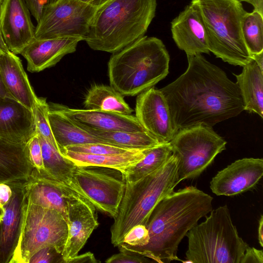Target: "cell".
<instances>
[{"instance_id": "6da1fadb", "label": "cell", "mask_w": 263, "mask_h": 263, "mask_svg": "<svg viewBox=\"0 0 263 263\" xmlns=\"http://www.w3.org/2000/svg\"><path fill=\"white\" fill-rule=\"evenodd\" d=\"M187 58L186 71L159 89L167 103L176 133L198 125L213 127L245 110L238 86L223 70L201 54Z\"/></svg>"}, {"instance_id": "7a4b0ae2", "label": "cell", "mask_w": 263, "mask_h": 263, "mask_svg": "<svg viewBox=\"0 0 263 263\" xmlns=\"http://www.w3.org/2000/svg\"><path fill=\"white\" fill-rule=\"evenodd\" d=\"M213 197L189 186L162 199L152 212L146 227L149 240L144 246L122 243L120 250L140 254L158 262L180 260L178 248L187 233L212 210Z\"/></svg>"}, {"instance_id": "3957f363", "label": "cell", "mask_w": 263, "mask_h": 263, "mask_svg": "<svg viewBox=\"0 0 263 263\" xmlns=\"http://www.w3.org/2000/svg\"><path fill=\"white\" fill-rule=\"evenodd\" d=\"M157 0H108L98 7L84 41L92 49L115 53L145 36Z\"/></svg>"}, {"instance_id": "277c9868", "label": "cell", "mask_w": 263, "mask_h": 263, "mask_svg": "<svg viewBox=\"0 0 263 263\" xmlns=\"http://www.w3.org/2000/svg\"><path fill=\"white\" fill-rule=\"evenodd\" d=\"M170 60L160 39L144 36L111 56L108 63L110 86L122 96L139 95L167 76Z\"/></svg>"}, {"instance_id": "5b68a950", "label": "cell", "mask_w": 263, "mask_h": 263, "mask_svg": "<svg viewBox=\"0 0 263 263\" xmlns=\"http://www.w3.org/2000/svg\"><path fill=\"white\" fill-rule=\"evenodd\" d=\"M179 183L177 159L173 155L152 173L134 182L126 181L124 194L110 228L114 246L123 243L125 235L134 226H146L157 204L173 192Z\"/></svg>"}, {"instance_id": "8992f818", "label": "cell", "mask_w": 263, "mask_h": 263, "mask_svg": "<svg viewBox=\"0 0 263 263\" xmlns=\"http://www.w3.org/2000/svg\"><path fill=\"white\" fill-rule=\"evenodd\" d=\"M201 14L210 52L243 67L253 60L244 42L241 22L247 12L238 0H192Z\"/></svg>"}, {"instance_id": "52a82bcc", "label": "cell", "mask_w": 263, "mask_h": 263, "mask_svg": "<svg viewBox=\"0 0 263 263\" xmlns=\"http://www.w3.org/2000/svg\"><path fill=\"white\" fill-rule=\"evenodd\" d=\"M186 236V262L240 263L249 247L239 236L227 205L212 210L205 220L192 228Z\"/></svg>"}, {"instance_id": "ba28073f", "label": "cell", "mask_w": 263, "mask_h": 263, "mask_svg": "<svg viewBox=\"0 0 263 263\" xmlns=\"http://www.w3.org/2000/svg\"><path fill=\"white\" fill-rule=\"evenodd\" d=\"M67 234V223L62 215L33 203L25 190L20 227L9 262H28L35 253L46 247L62 254Z\"/></svg>"}, {"instance_id": "9c48e42d", "label": "cell", "mask_w": 263, "mask_h": 263, "mask_svg": "<svg viewBox=\"0 0 263 263\" xmlns=\"http://www.w3.org/2000/svg\"><path fill=\"white\" fill-rule=\"evenodd\" d=\"M170 142L172 155L177 159L179 182L199 177L227 144L212 127L203 125L177 131Z\"/></svg>"}, {"instance_id": "30bf717a", "label": "cell", "mask_w": 263, "mask_h": 263, "mask_svg": "<svg viewBox=\"0 0 263 263\" xmlns=\"http://www.w3.org/2000/svg\"><path fill=\"white\" fill-rule=\"evenodd\" d=\"M97 9L79 0L48 3L35 26V39L79 37L84 41Z\"/></svg>"}, {"instance_id": "8fae6325", "label": "cell", "mask_w": 263, "mask_h": 263, "mask_svg": "<svg viewBox=\"0 0 263 263\" xmlns=\"http://www.w3.org/2000/svg\"><path fill=\"white\" fill-rule=\"evenodd\" d=\"M72 182L96 209L114 217L122 199L126 180L119 170L97 166H77Z\"/></svg>"}, {"instance_id": "7c38bea8", "label": "cell", "mask_w": 263, "mask_h": 263, "mask_svg": "<svg viewBox=\"0 0 263 263\" xmlns=\"http://www.w3.org/2000/svg\"><path fill=\"white\" fill-rule=\"evenodd\" d=\"M67 197L68 234L62 252L64 263L78 255L99 226L96 208L83 195L73 191Z\"/></svg>"}, {"instance_id": "4fadbf2b", "label": "cell", "mask_w": 263, "mask_h": 263, "mask_svg": "<svg viewBox=\"0 0 263 263\" xmlns=\"http://www.w3.org/2000/svg\"><path fill=\"white\" fill-rule=\"evenodd\" d=\"M136 117L143 127L160 142H170L176 132L170 109L162 92L154 87L139 94Z\"/></svg>"}, {"instance_id": "5bb4252c", "label": "cell", "mask_w": 263, "mask_h": 263, "mask_svg": "<svg viewBox=\"0 0 263 263\" xmlns=\"http://www.w3.org/2000/svg\"><path fill=\"white\" fill-rule=\"evenodd\" d=\"M24 0H3L0 5V27L10 51L20 54L35 39V26Z\"/></svg>"}, {"instance_id": "9a60e30c", "label": "cell", "mask_w": 263, "mask_h": 263, "mask_svg": "<svg viewBox=\"0 0 263 263\" xmlns=\"http://www.w3.org/2000/svg\"><path fill=\"white\" fill-rule=\"evenodd\" d=\"M262 175V158H245L219 171L212 179L210 186L217 196H234L254 187Z\"/></svg>"}, {"instance_id": "2e32d148", "label": "cell", "mask_w": 263, "mask_h": 263, "mask_svg": "<svg viewBox=\"0 0 263 263\" xmlns=\"http://www.w3.org/2000/svg\"><path fill=\"white\" fill-rule=\"evenodd\" d=\"M172 37L178 47L186 55L209 54L205 27L195 5H187L171 23Z\"/></svg>"}, {"instance_id": "e0dca14e", "label": "cell", "mask_w": 263, "mask_h": 263, "mask_svg": "<svg viewBox=\"0 0 263 263\" xmlns=\"http://www.w3.org/2000/svg\"><path fill=\"white\" fill-rule=\"evenodd\" d=\"M36 134L33 111L13 98L0 96V138L27 143Z\"/></svg>"}, {"instance_id": "ac0fdd59", "label": "cell", "mask_w": 263, "mask_h": 263, "mask_svg": "<svg viewBox=\"0 0 263 263\" xmlns=\"http://www.w3.org/2000/svg\"><path fill=\"white\" fill-rule=\"evenodd\" d=\"M55 104L72 121L86 127L104 131H146L136 116L132 115L87 109H73Z\"/></svg>"}, {"instance_id": "d6986e66", "label": "cell", "mask_w": 263, "mask_h": 263, "mask_svg": "<svg viewBox=\"0 0 263 263\" xmlns=\"http://www.w3.org/2000/svg\"><path fill=\"white\" fill-rule=\"evenodd\" d=\"M79 37L34 39L21 52L26 60L27 70L40 72L57 64L65 55L76 51Z\"/></svg>"}, {"instance_id": "ffe728a7", "label": "cell", "mask_w": 263, "mask_h": 263, "mask_svg": "<svg viewBox=\"0 0 263 263\" xmlns=\"http://www.w3.org/2000/svg\"><path fill=\"white\" fill-rule=\"evenodd\" d=\"M32 167L27 143H15L0 138V183L22 186L28 183Z\"/></svg>"}, {"instance_id": "44dd1931", "label": "cell", "mask_w": 263, "mask_h": 263, "mask_svg": "<svg viewBox=\"0 0 263 263\" xmlns=\"http://www.w3.org/2000/svg\"><path fill=\"white\" fill-rule=\"evenodd\" d=\"M0 72L3 82L12 97L33 111L37 97L20 58L11 51L2 52Z\"/></svg>"}, {"instance_id": "7402d4cb", "label": "cell", "mask_w": 263, "mask_h": 263, "mask_svg": "<svg viewBox=\"0 0 263 263\" xmlns=\"http://www.w3.org/2000/svg\"><path fill=\"white\" fill-rule=\"evenodd\" d=\"M13 193L3 210L0 223V262H10L16 245L21 224L25 187L12 186Z\"/></svg>"}, {"instance_id": "603a6c76", "label": "cell", "mask_w": 263, "mask_h": 263, "mask_svg": "<svg viewBox=\"0 0 263 263\" xmlns=\"http://www.w3.org/2000/svg\"><path fill=\"white\" fill-rule=\"evenodd\" d=\"M48 105L50 126L61 154L65 147L70 145L91 143H109L90 134L60 110L55 104Z\"/></svg>"}, {"instance_id": "cb8c5ba5", "label": "cell", "mask_w": 263, "mask_h": 263, "mask_svg": "<svg viewBox=\"0 0 263 263\" xmlns=\"http://www.w3.org/2000/svg\"><path fill=\"white\" fill-rule=\"evenodd\" d=\"M133 149L127 152L105 155H96L64 150L61 154L77 166H97L115 168L123 174L143 159L146 151Z\"/></svg>"}, {"instance_id": "d4e9b609", "label": "cell", "mask_w": 263, "mask_h": 263, "mask_svg": "<svg viewBox=\"0 0 263 263\" xmlns=\"http://www.w3.org/2000/svg\"><path fill=\"white\" fill-rule=\"evenodd\" d=\"M236 79L243 100L245 110L263 117V70L253 60L242 67Z\"/></svg>"}, {"instance_id": "484cf974", "label": "cell", "mask_w": 263, "mask_h": 263, "mask_svg": "<svg viewBox=\"0 0 263 263\" xmlns=\"http://www.w3.org/2000/svg\"><path fill=\"white\" fill-rule=\"evenodd\" d=\"M123 96L111 86L95 85L86 95L84 107L87 109L131 115L133 110Z\"/></svg>"}, {"instance_id": "4316f807", "label": "cell", "mask_w": 263, "mask_h": 263, "mask_svg": "<svg viewBox=\"0 0 263 263\" xmlns=\"http://www.w3.org/2000/svg\"><path fill=\"white\" fill-rule=\"evenodd\" d=\"M42 152L45 171L43 173L71 187L75 165L65 158L46 139L37 134Z\"/></svg>"}, {"instance_id": "83f0119b", "label": "cell", "mask_w": 263, "mask_h": 263, "mask_svg": "<svg viewBox=\"0 0 263 263\" xmlns=\"http://www.w3.org/2000/svg\"><path fill=\"white\" fill-rule=\"evenodd\" d=\"M80 126L90 134L107 143L131 149H148L162 143L146 131H104Z\"/></svg>"}, {"instance_id": "f1b7e54d", "label": "cell", "mask_w": 263, "mask_h": 263, "mask_svg": "<svg viewBox=\"0 0 263 263\" xmlns=\"http://www.w3.org/2000/svg\"><path fill=\"white\" fill-rule=\"evenodd\" d=\"M172 155L170 142H162L148 149L144 157L124 173L126 182H134L162 167Z\"/></svg>"}, {"instance_id": "f546056e", "label": "cell", "mask_w": 263, "mask_h": 263, "mask_svg": "<svg viewBox=\"0 0 263 263\" xmlns=\"http://www.w3.org/2000/svg\"><path fill=\"white\" fill-rule=\"evenodd\" d=\"M245 45L252 55L263 52V15L253 10L246 12L241 22Z\"/></svg>"}, {"instance_id": "4dcf8cb0", "label": "cell", "mask_w": 263, "mask_h": 263, "mask_svg": "<svg viewBox=\"0 0 263 263\" xmlns=\"http://www.w3.org/2000/svg\"><path fill=\"white\" fill-rule=\"evenodd\" d=\"M48 111L49 105L46 102V98H37L33 111L35 119L36 133L44 137L59 151L58 145L50 126L48 120Z\"/></svg>"}, {"instance_id": "1f68e13d", "label": "cell", "mask_w": 263, "mask_h": 263, "mask_svg": "<svg viewBox=\"0 0 263 263\" xmlns=\"http://www.w3.org/2000/svg\"><path fill=\"white\" fill-rule=\"evenodd\" d=\"M133 149H131L110 143H91L68 146L64 148L63 151L68 150L86 154L105 155L120 154Z\"/></svg>"}, {"instance_id": "d6a6232c", "label": "cell", "mask_w": 263, "mask_h": 263, "mask_svg": "<svg viewBox=\"0 0 263 263\" xmlns=\"http://www.w3.org/2000/svg\"><path fill=\"white\" fill-rule=\"evenodd\" d=\"M149 240L148 231L146 226L138 224L133 227L126 233L123 242L130 246L141 247L146 245Z\"/></svg>"}, {"instance_id": "836d02e7", "label": "cell", "mask_w": 263, "mask_h": 263, "mask_svg": "<svg viewBox=\"0 0 263 263\" xmlns=\"http://www.w3.org/2000/svg\"><path fill=\"white\" fill-rule=\"evenodd\" d=\"M30 161L38 173L45 171L42 156V148L37 134L27 142Z\"/></svg>"}, {"instance_id": "e575fe53", "label": "cell", "mask_w": 263, "mask_h": 263, "mask_svg": "<svg viewBox=\"0 0 263 263\" xmlns=\"http://www.w3.org/2000/svg\"><path fill=\"white\" fill-rule=\"evenodd\" d=\"M63 262L62 254L54 248L46 247L35 253L29 259V263Z\"/></svg>"}, {"instance_id": "d590c367", "label": "cell", "mask_w": 263, "mask_h": 263, "mask_svg": "<svg viewBox=\"0 0 263 263\" xmlns=\"http://www.w3.org/2000/svg\"><path fill=\"white\" fill-rule=\"evenodd\" d=\"M140 254L126 250H120V252L108 257L107 263H146L151 262L148 259Z\"/></svg>"}, {"instance_id": "8d00e7d4", "label": "cell", "mask_w": 263, "mask_h": 263, "mask_svg": "<svg viewBox=\"0 0 263 263\" xmlns=\"http://www.w3.org/2000/svg\"><path fill=\"white\" fill-rule=\"evenodd\" d=\"M240 263H263V252L249 246L246 249Z\"/></svg>"}, {"instance_id": "74e56055", "label": "cell", "mask_w": 263, "mask_h": 263, "mask_svg": "<svg viewBox=\"0 0 263 263\" xmlns=\"http://www.w3.org/2000/svg\"><path fill=\"white\" fill-rule=\"evenodd\" d=\"M31 15L38 22L41 18L44 7L48 3L49 0H24Z\"/></svg>"}, {"instance_id": "f35d334b", "label": "cell", "mask_w": 263, "mask_h": 263, "mask_svg": "<svg viewBox=\"0 0 263 263\" xmlns=\"http://www.w3.org/2000/svg\"><path fill=\"white\" fill-rule=\"evenodd\" d=\"M12 193V187L11 185L5 183H0V209L2 211L10 201Z\"/></svg>"}, {"instance_id": "ab89813d", "label": "cell", "mask_w": 263, "mask_h": 263, "mask_svg": "<svg viewBox=\"0 0 263 263\" xmlns=\"http://www.w3.org/2000/svg\"><path fill=\"white\" fill-rule=\"evenodd\" d=\"M98 261L93 253L88 252L81 255H78L70 259L68 263H97Z\"/></svg>"}, {"instance_id": "60d3db41", "label": "cell", "mask_w": 263, "mask_h": 263, "mask_svg": "<svg viewBox=\"0 0 263 263\" xmlns=\"http://www.w3.org/2000/svg\"><path fill=\"white\" fill-rule=\"evenodd\" d=\"M258 239L261 247H263V216L261 215L259 220L258 228Z\"/></svg>"}, {"instance_id": "b9f144b4", "label": "cell", "mask_w": 263, "mask_h": 263, "mask_svg": "<svg viewBox=\"0 0 263 263\" xmlns=\"http://www.w3.org/2000/svg\"><path fill=\"white\" fill-rule=\"evenodd\" d=\"M2 51L0 49V55L2 53ZM0 96L9 97L13 98L12 97V96L10 94L9 91L7 90V89H6V88L3 82L1 72H0Z\"/></svg>"}, {"instance_id": "7bdbcfd3", "label": "cell", "mask_w": 263, "mask_h": 263, "mask_svg": "<svg viewBox=\"0 0 263 263\" xmlns=\"http://www.w3.org/2000/svg\"><path fill=\"white\" fill-rule=\"evenodd\" d=\"M251 5L254 7L253 10L263 15V0H252Z\"/></svg>"}, {"instance_id": "ee69618b", "label": "cell", "mask_w": 263, "mask_h": 263, "mask_svg": "<svg viewBox=\"0 0 263 263\" xmlns=\"http://www.w3.org/2000/svg\"><path fill=\"white\" fill-rule=\"evenodd\" d=\"M95 7H99L108 0H79Z\"/></svg>"}, {"instance_id": "f6af8a7d", "label": "cell", "mask_w": 263, "mask_h": 263, "mask_svg": "<svg viewBox=\"0 0 263 263\" xmlns=\"http://www.w3.org/2000/svg\"><path fill=\"white\" fill-rule=\"evenodd\" d=\"M253 60L257 63L259 67L263 70V52L252 55Z\"/></svg>"}, {"instance_id": "bcb514c9", "label": "cell", "mask_w": 263, "mask_h": 263, "mask_svg": "<svg viewBox=\"0 0 263 263\" xmlns=\"http://www.w3.org/2000/svg\"><path fill=\"white\" fill-rule=\"evenodd\" d=\"M0 49L3 52H7L10 51L5 42L3 35L0 27Z\"/></svg>"}, {"instance_id": "7dc6e473", "label": "cell", "mask_w": 263, "mask_h": 263, "mask_svg": "<svg viewBox=\"0 0 263 263\" xmlns=\"http://www.w3.org/2000/svg\"><path fill=\"white\" fill-rule=\"evenodd\" d=\"M238 1H239L240 2H247L250 4H251L252 2V0H238Z\"/></svg>"}, {"instance_id": "c3c4849f", "label": "cell", "mask_w": 263, "mask_h": 263, "mask_svg": "<svg viewBox=\"0 0 263 263\" xmlns=\"http://www.w3.org/2000/svg\"><path fill=\"white\" fill-rule=\"evenodd\" d=\"M3 216V211L0 209V223Z\"/></svg>"}, {"instance_id": "681fc988", "label": "cell", "mask_w": 263, "mask_h": 263, "mask_svg": "<svg viewBox=\"0 0 263 263\" xmlns=\"http://www.w3.org/2000/svg\"><path fill=\"white\" fill-rule=\"evenodd\" d=\"M58 0H49L48 3H52L56 2Z\"/></svg>"}, {"instance_id": "f907efd6", "label": "cell", "mask_w": 263, "mask_h": 263, "mask_svg": "<svg viewBox=\"0 0 263 263\" xmlns=\"http://www.w3.org/2000/svg\"><path fill=\"white\" fill-rule=\"evenodd\" d=\"M3 0H0V2H1Z\"/></svg>"}]
</instances>
